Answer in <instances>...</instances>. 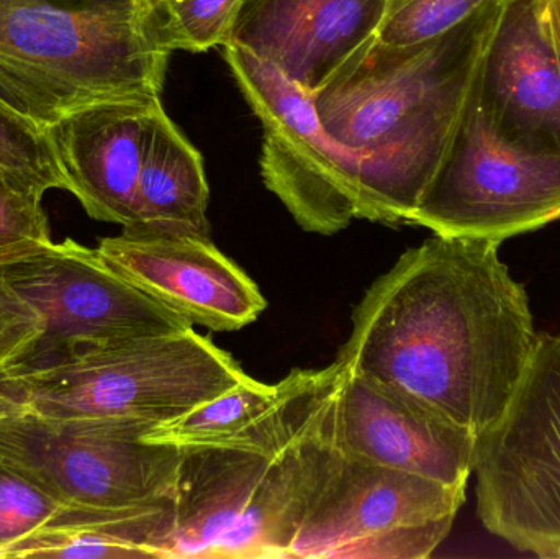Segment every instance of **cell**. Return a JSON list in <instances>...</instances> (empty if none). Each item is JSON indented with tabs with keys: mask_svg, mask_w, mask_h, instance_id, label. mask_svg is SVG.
<instances>
[{
	"mask_svg": "<svg viewBox=\"0 0 560 559\" xmlns=\"http://www.w3.org/2000/svg\"><path fill=\"white\" fill-rule=\"evenodd\" d=\"M156 423L0 414V463L62 509H121L173 494L183 450L150 442Z\"/></svg>",
	"mask_w": 560,
	"mask_h": 559,
	"instance_id": "52a82bcc",
	"label": "cell"
},
{
	"mask_svg": "<svg viewBox=\"0 0 560 559\" xmlns=\"http://www.w3.org/2000/svg\"><path fill=\"white\" fill-rule=\"evenodd\" d=\"M466 489L338 449L290 559L430 558L453 531Z\"/></svg>",
	"mask_w": 560,
	"mask_h": 559,
	"instance_id": "9c48e42d",
	"label": "cell"
},
{
	"mask_svg": "<svg viewBox=\"0 0 560 559\" xmlns=\"http://www.w3.org/2000/svg\"><path fill=\"white\" fill-rule=\"evenodd\" d=\"M226 65L261 120V174L305 232L335 235L354 220L372 222L354 154L323 128L313 95L271 62L238 45L223 46Z\"/></svg>",
	"mask_w": 560,
	"mask_h": 559,
	"instance_id": "8fae6325",
	"label": "cell"
},
{
	"mask_svg": "<svg viewBox=\"0 0 560 559\" xmlns=\"http://www.w3.org/2000/svg\"><path fill=\"white\" fill-rule=\"evenodd\" d=\"M541 0H506L479 72V94L500 130L560 154V58Z\"/></svg>",
	"mask_w": 560,
	"mask_h": 559,
	"instance_id": "9a60e30c",
	"label": "cell"
},
{
	"mask_svg": "<svg viewBox=\"0 0 560 559\" xmlns=\"http://www.w3.org/2000/svg\"><path fill=\"white\" fill-rule=\"evenodd\" d=\"M42 200L0 171V258L36 243L51 242Z\"/></svg>",
	"mask_w": 560,
	"mask_h": 559,
	"instance_id": "603a6c76",
	"label": "cell"
},
{
	"mask_svg": "<svg viewBox=\"0 0 560 559\" xmlns=\"http://www.w3.org/2000/svg\"><path fill=\"white\" fill-rule=\"evenodd\" d=\"M97 252L131 284L209 330H242L268 305L255 281L210 236L124 229L101 240Z\"/></svg>",
	"mask_w": 560,
	"mask_h": 559,
	"instance_id": "7c38bea8",
	"label": "cell"
},
{
	"mask_svg": "<svg viewBox=\"0 0 560 559\" xmlns=\"http://www.w3.org/2000/svg\"><path fill=\"white\" fill-rule=\"evenodd\" d=\"M342 366L295 370L271 409L235 436L183 450L173 559H290L336 455Z\"/></svg>",
	"mask_w": 560,
	"mask_h": 559,
	"instance_id": "3957f363",
	"label": "cell"
},
{
	"mask_svg": "<svg viewBox=\"0 0 560 559\" xmlns=\"http://www.w3.org/2000/svg\"><path fill=\"white\" fill-rule=\"evenodd\" d=\"M490 0H390L377 38L387 45H413L436 38L479 12Z\"/></svg>",
	"mask_w": 560,
	"mask_h": 559,
	"instance_id": "ffe728a7",
	"label": "cell"
},
{
	"mask_svg": "<svg viewBox=\"0 0 560 559\" xmlns=\"http://www.w3.org/2000/svg\"><path fill=\"white\" fill-rule=\"evenodd\" d=\"M282 381L262 384L246 377L232 389L147 433L154 443L190 449L206 446L235 436L275 406L282 394Z\"/></svg>",
	"mask_w": 560,
	"mask_h": 559,
	"instance_id": "ac0fdd59",
	"label": "cell"
},
{
	"mask_svg": "<svg viewBox=\"0 0 560 559\" xmlns=\"http://www.w3.org/2000/svg\"><path fill=\"white\" fill-rule=\"evenodd\" d=\"M390 0H243L229 43L315 94L377 36ZM226 43V45H229Z\"/></svg>",
	"mask_w": 560,
	"mask_h": 559,
	"instance_id": "5bb4252c",
	"label": "cell"
},
{
	"mask_svg": "<svg viewBox=\"0 0 560 559\" xmlns=\"http://www.w3.org/2000/svg\"><path fill=\"white\" fill-rule=\"evenodd\" d=\"M477 517L522 554L560 559V334L538 347L505 412L477 439Z\"/></svg>",
	"mask_w": 560,
	"mask_h": 559,
	"instance_id": "8992f818",
	"label": "cell"
},
{
	"mask_svg": "<svg viewBox=\"0 0 560 559\" xmlns=\"http://www.w3.org/2000/svg\"><path fill=\"white\" fill-rule=\"evenodd\" d=\"M0 171L43 197L69 184L48 133L0 102Z\"/></svg>",
	"mask_w": 560,
	"mask_h": 559,
	"instance_id": "d6986e66",
	"label": "cell"
},
{
	"mask_svg": "<svg viewBox=\"0 0 560 559\" xmlns=\"http://www.w3.org/2000/svg\"><path fill=\"white\" fill-rule=\"evenodd\" d=\"M62 505L0 463V559L16 541L48 525Z\"/></svg>",
	"mask_w": 560,
	"mask_h": 559,
	"instance_id": "44dd1931",
	"label": "cell"
},
{
	"mask_svg": "<svg viewBox=\"0 0 560 559\" xmlns=\"http://www.w3.org/2000/svg\"><path fill=\"white\" fill-rule=\"evenodd\" d=\"M558 220L560 154L533 150L503 133L480 98L477 75L456 137L411 225L434 235L503 243Z\"/></svg>",
	"mask_w": 560,
	"mask_h": 559,
	"instance_id": "ba28073f",
	"label": "cell"
},
{
	"mask_svg": "<svg viewBox=\"0 0 560 559\" xmlns=\"http://www.w3.org/2000/svg\"><path fill=\"white\" fill-rule=\"evenodd\" d=\"M176 49L209 51L225 46L243 0H167Z\"/></svg>",
	"mask_w": 560,
	"mask_h": 559,
	"instance_id": "7402d4cb",
	"label": "cell"
},
{
	"mask_svg": "<svg viewBox=\"0 0 560 559\" xmlns=\"http://www.w3.org/2000/svg\"><path fill=\"white\" fill-rule=\"evenodd\" d=\"M173 51L167 0H0V102L43 131L158 101Z\"/></svg>",
	"mask_w": 560,
	"mask_h": 559,
	"instance_id": "277c9868",
	"label": "cell"
},
{
	"mask_svg": "<svg viewBox=\"0 0 560 559\" xmlns=\"http://www.w3.org/2000/svg\"><path fill=\"white\" fill-rule=\"evenodd\" d=\"M502 243L433 235L365 292L336 361L479 439L505 412L538 347L528 292Z\"/></svg>",
	"mask_w": 560,
	"mask_h": 559,
	"instance_id": "6da1fadb",
	"label": "cell"
},
{
	"mask_svg": "<svg viewBox=\"0 0 560 559\" xmlns=\"http://www.w3.org/2000/svg\"><path fill=\"white\" fill-rule=\"evenodd\" d=\"M209 196L202 156L161 105L144 141L137 223L128 229L158 235L210 236Z\"/></svg>",
	"mask_w": 560,
	"mask_h": 559,
	"instance_id": "e0dca14e",
	"label": "cell"
},
{
	"mask_svg": "<svg viewBox=\"0 0 560 559\" xmlns=\"http://www.w3.org/2000/svg\"><path fill=\"white\" fill-rule=\"evenodd\" d=\"M506 0L413 45L365 42L313 94L329 137L354 154L372 222L411 225L469 105Z\"/></svg>",
	"mask_w": 560,
	"mask_h": 559,
	"instance_id": "7a4b0ae2",
	"label": "cell"
},
{
	"mask_svg": "<svg viewBox=\"0 0 560 559\" xmlns=\"http://www.w3.org/2000/svg\"><path fill=\"white\" fill-rule=\"evenodd\" d=\"M42 334V315L0 275V376L22 363Z\"/></svg>",
	"mask_w": 560,
	"mask_h": 559,
	"instance_id": "cb8c5ba5",
	"label": "cell"
},
{
	"mask_svg": "<svg viewBox=\"0 0 560 559\" xmlns=\"http://www.w3.org/2000/svg\"><path fill=\"white\" fill-rule=\"evenodd\" d=\"M335 440L348 455L447 486H467L474 471L472 433L345 368L335 400Z\"/></svg>",
	"mask_w": 560,
	"mask_h": 559,
	"instance_id": "4fadbf2b",
	"label": "cell"
},
{
	"mask_svg": "<svg viewBox=\"0 0 560 559\" xmlns=\"http://www.w3.org/2000/svg\"><path fill=\"white\" fill-rule=\"evenodd\" d=\"M0 275L43 318L42 337L12 371L56 363L85 347L194 327L114 271L97 248L71 238L2 256Z\"/></svg>",
	"mask_w": 560,
	"mask_h": 559,
	"instance_id": "30bf717a",
	"label": "cell"
},
{
	"mask_svg": "<svg viewBox=\"0 0 560 559\" xmlns=\"http://www.w3.org/2000/svg\"><path fill=\"white\" fill-rule=\"evenodd\" d=\"M248 377L194 328L85 347L65 360L0 376V414L161 423Z\"/></svg>",
	"mask_w": 560,
	"mask_h": 559,
	"instance_id": "5b68a950",
	"label": "cell"
},
{
	"mask_svg": "<svg viewBox=\"0 0 560 559\" xmlns=\"http://www.w3.org/2000/svg\"><path fill=\"white\" fill-rule=\"evenodd\" d=\"M542 22L560 58V0H541Z\"/></svg>",
	"mask_w": 560,
	"mask_h": 559,
	"instance_id": "d4e9b609",
	"label": "cell"
},
{
	"mask_svg": "<svg viewBox=\"0 0 560 559\" xmlns=\"http://www.w3.org/2000/svg\"><path fill=\"white\" fill-rule=\"evenodd\" d=\"M163 101L118 102L85 108L46 130L69 193L98 222L137 223L144 141Z\"/></svg>",
	"mask_w": 560,
	"mask_h": 559,
	"instance_id": "2e32d148",
	"label": "cell"
}]
</instances>
